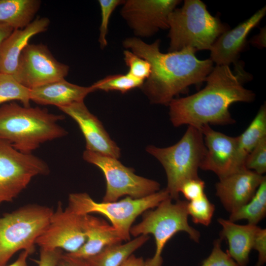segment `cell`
<instances>
[{
    "mask_svg": "<svg viewBox=\"0 0 266 266\" xmlns=\"http://www.w3.org/2000/svg\"><path fill=\"white\" fill-rule=\"evenodd\" d=\"M233 72L229 66L216 65L207 76L206 86L190 96L173 99L168 104L169 116L173 126L184 125L200 129L211 124L226 125L235 121L229 111L237 102H250L255 94L242 83L249 78L240 65Z\"/></svg>",
    "mask_w": 266,
    "mask_h": 266,
    "instance_id": "obj_1",
    "label": "cell"
},
{
    "mask_svg": "<svg viewBox=\"0 0 266 266\" xmlns=\"http://www.w3.org/2000/svg\"><path fill=\"white\" fill-rule=\"evenodd\" d=\"M160 45L159 39L148 44L136 37H128L123 41L126 49L151 65L150 75L140 87L143 93L152 103L168 105L190 86L205 81L213 68V63L210 59H198L195 54L197 51L192 47L163 53Z\"/></svg>",
    "mask_w": 266,
    "mask_h": 266,
    "instance_id": "obj_2",
    "label": "cell"
},
{
    "mask_svg": "<svg viewBox=\"0 0 266 266\" xmlns=\"http://www.w3.org/2000/svg\"><path fill=\"white\" fill-rule=\"evenodd\" d=\"M65 116L49 113L39 107L16 102L0 106V138L19 151L30 154L47 141L65 136L68 132L58 122Z\"/></svg>",
    "mask_w": 266,
    "mask_h": 266,
    "instance_id": "obj_3",
    "label": "cell"
},
{
    "mask_svg": "<svg viewBox=\"0 0 266 266\" xmlns=\"http://www.w3.org/2000/svg\"><path fill=\"white\" fill-rule=\"evenodd\" d=\"M168 27V52L186 47L210 50L217 38L229 28L212 16L200 0H184L181 7L170 14Z\"/></svg>",
    "mask_w": 266,
    "mask_h": 266,
    "instance_id": "obj_4",
    "label": "cell"
},
{
    "mask_svg": "<svg viewBox=\"0 0 266 266\" xmlns=\"http://www.w3.org/2000/svg\"><path fill=\"white\" fill-rule=\"evenodd\" d=\"M146 151L163 166L167 177L166 189L171 199L177 200L182 185L199 177L198 170L206 148L200 129L188 126L182 138L174 145L164 148L150 145Z\"/></svg>",
    "mask_w": 266,
    "mask_h": 266,
    "instance_id": "obj_5",
    "label": "cell"
},
{
    "mask_svg": "<svg viewBox=\"0 0 266 266\" xmlns=\"http://www.w3.org/2000/svg\"><path fill=\"white\" fill-rule=\"evenodd\" d=\"M187 204L188 201L179 200L173 203L169 198L162 201L155 209L145 211L142 221L132 226L130 232L133 236L152 234L155 238V253L152 258L145 261V266H162L163 249L177 233L185 232L191 239L199 241L200 232L188 222Z\"/></svg>",
    "mask_w": 266,
    "mask_h": 266,
    "instance_id": "obj_6",
    "label": "cell"
},
{
    "mask_svg": "<svg viewBox=\"0 0 266 266\" xmlns=\"http://www.w3.org/2000/svg\"><path fill=\"white\" fill-rule=\"evenodd\" d=\"M53 212L47 206L28 204L0 218V266L20 250L34 252L36 240Z\"/></svg>",
    "mask_w": 266,
    "mask_h": 266,
    "instance_id": "obj_7",
    "label": "cell"
},
{
    "mask_svg": "<svg viewBox=\"0 0 266 266\" xmlns=\"http://www.w3.org/2000/svg\"><path fill=\"white\" fill-rule=\"evenodd\" d=\"M169 198L166 189L139 199L127 196L119 201L101 202L95 201L86 193H75L69 195L68 207L79 215L96 213L105 216L123 240L127 241L131 239L130 229L135 219Z\"/></svg>",
    "mask_w": 266,
    "mask_h": 266,
    "instance_id": "obj_8",
    "label": "cell"
},
{
    "mask_svg": "<svg viewBox=\"0 0 266 266\" xmlns=\"http://www.w3.org/2000/svg\"><path fill=\"white\" fill-rule=\"evenodd\" d=\"M83 158L98 166L104 174L106 185L103 202L115 201L124 196L139 199L160 190L158 182L135 174L133 168L125 166L117 159L86 150Z\"/></svg>",
    "mask_w": 266,
    "mask_h": 266,
    "instance_id": "obj_9",
    "label": "cell"
},
{
    "mask_svg": "<svg viewBox=\"0 0 266 266\" xmlns=\"http://www.w3.org/2000/svg\"><path fill=\"white\" fill-rule=\"evenodd\" d=\"M49 171L48 166L40 158L22 153L0 138V204L12 201L34 177Z\"/></svg>",
    "mask_w": 266,
    "mask_h": 266,
    "instance_id": "obj_10",
    "label": "cell"
},
{
    "mask_svg": "<svg viewBox=\"0 0 266 266\" xmlns=\"http://www.w3.org/2000/svg\"><path fill=\"white\" fill-rule=\"evenodd\" d=\"M69 67L58 61L47 46L28 44L22 51L13 77L29 89L53 82L67 75Z\"/></svg>",
    "mask_w": 266,
    "mask_h": 266,
    "instance_id": "obj_11",
    "label": "cell"
},
{
    "mask_svg": "<svg viewBox=\"0 0 266 266\" xmlns=\"http://www.w3.org/2000/svg\"><path fill=\"white\" fill-rule=\"evenodd\" d=\"M83 215L76 213L68 206L64 209L59 203L35 244L42 249H60L68 253L75 252L86 241Z\"/></svg>",
    "mask_w": 266,
    "mask_h": 266,
    "instance_id": "obj_12",
    "label": "cell"
},
{
    "mask_svg": "<svg viewBox=\"0 0 266 266\" xmlns=\"http://www.w3.org/2000/svg\"><path fill=\"white\" fill-rule=\"evenodd\" d=\"M178 0H127L121 15L136 37H150L160 30L168 29L170 14Z\"/></svg>",
    "mask_w": 266,
    "mask_h": 266,
    "instance_id": "obj_13",
    "label": "cell"
},
{
    "mask_svg": "<svg viewBox=\"0 0 266 266\" xmlns=\"http://www.w3.org/2000/svg\"><path fill=\"white\" fill-rule=\"evenodd\" d=\"M59 109L76 122L85 138L86 150L117 159L120 158V148L100 120L89 110L84 101Z\"/></svg>",
    "mask_w": 266,
    "mask_h": 266,
    "instance_id": "obj_14",
    "label": "cell"
},
{
    "mask_svg": "<svg viewBox=\"0 0 266 266\" xmlns=\"http://www.w3.org/2000/svg\"><path fill=\"white\" fill-rule=\"evenodd\" d=\"M200 129L206 148L200 168L213 172L219 178L235 172L236 137L215 131L208 125Z\"/></svg>",
    "mask_w": 266,
    "mask_h": 266,
    "instance_id": "obj_15",
    "label": "cell"
},
{
    "mask_svg": "<svg viewBox=\"0 0 266 266\" xmlns=\"http://www.w3.org/2000/svg\"><path fill=\"white\" fill-rule=\"evenodd\" d=\"M265 177L241 169L219 178L216 184V196L231 213L251 200Z\"/></svg>",
    "mask_w": 266,
    "mask_h": 266,
    "instance_id": "obj_16",
    "label": "cell"
},
{
    "mask_svg": "<svg viewBox=\"0 0 266 266\" xmlns=\"http://www.w3.org/2000/svg\"><path fill=\"white\" fill-rule=\"evenodd\" d=\"M266 12L265 6L234 28L221 34L210 50V59L213 63L219 66L236 64L239 54L245 45L247 35L259 24Z\"/></svg>",
    "mask_w": 266,
    "mask_h": 266,
    "instance_id": "obj_17",
    "label": "cell"
},
{
    "mask_svg": "<svg viewBox=\"0 0 266 266\" xmlns=\"http://www.w3.org/2000/svg\"><path fill=\"white\" fill-rule=\"evenodd\" d=\"M50 23L47 17H38L24 29L14 30L0 46V73L13 76L20 56L30 39L46 31Z\"/></svg>",
    "mask_w": 266,
    "mask_h": 266,
    "instance_id": "obj_18",
    "label": "cell"
},
{
    "mask_svg": "<svg viewBox=\"0 0 266 266\" xmlns=\"http://www.w3.org/2000/svg\"><path fill=\"white\" fill-rule=\"evenodd\" d=\"M83 226L86 241L75 252L67 253L72 257L86 259L108 246L121 243L123 241L115 229L100 218L90 214L83 215Z\"/></svg>",
    "mask_w": 266,
    "mask_h": 266,
    "instance_id": "obj_19",
    "label": "cell"
},
{
    "mask_svg": "<svg viewBox=\"0 0 266 266\" xmlns=\"http://www.w3.org/2000/svg\"><path fill=\"white\" fill-rule=\"evenodd\" d=\"M30 90L31 100L38 104L55 105L58 108L84 101L89 94L96 91L92 85L81 86L65 79Z\"/></svg>",
    "mask_w": 266,
    "mask_h": 266,
    "instance_id": "obj_20",
    "label": "cell"
},
{
    "mask_svg": "<svg viewBox=\"0 0 266 266\" xmlns=\"http://www.w3.org/2000/svg\"><path fill=\"white\" fill-rule=\"evenodd\" d=\"M218 221L222 227L220 238L227 239L228 243L227 252L239 266H247L254 238L260 227L249 224L238 225L223 218L218 219Z\"/></svg>",
    "mask_w": 266,
    "mask_h": 266,
    "instance_id": "obj_21",
    "label": "cell"
},
{
    "mask_svg": "<svg viewBox=\"0 0 266 266\" xmlns=\"http://www.w3.org/2000/svg\"><path fill=\"white\" fill-rule=\"evenodd\" d=\"M266 137V106L262 105L246 129L236 138L235 171L244 168L249 153Z\"/></svg>",
    "mask_w": 266,
    "mask_h": 266,
    "instance_id": "obj_22",
    "label": "cell"
},
{
    "mask_svg": "<svg viewBox=\"0 0 266 266\" xmlns=\"http://www.w3.org/2000/svg\"><path fill=\"white\" fill-rule=\"evenodd\" d=\"M41 3L39 0H0V24L24 29L33 21Z\"/></svg>",
    "mask_w": 266,
    "mask_h": 266,
    "instance_id": "obj_23",
    "label": "cell"
},
{
    "mask_svg": "<svg viewBox=\"0 0 266 266\" xmlns=\"http://www.w3.org/2000/svg\"><path fill=\"white\" fill-rule=\"evenodd\" d=\"M149 238L148 235H140L125 244L121 243L108 246L99 253L83 260L87 266H121Z\"/></svg>",
    "mask_w": 266,
    "mask_h": 266,
    "instance_id": "obj_24",
    "label": "cell"
},
{
    "mask_svg": "<svg viewBox=\"0 0 266 266\" xmlns=\"http://www.w3.org/2000/svg\"><path fill=\"white\" fill-rule=\"evenodd\" d=\"M266 214V177L262 181L255 194L247 203L231 213L230 220L245 219L248 224L257 225Z\"/></svg>",
    "mask_w": 266,
    "mask_h": 266,
    "instance_id": "obj_25",
    "label": "cell"
},
{
    "mask_svg": "<svg viewBox=\"0 0 266 266\" xmlns=\"http://www.w3.org/2000/svg\"><path fill=\"white\" fill-rule=\"evenodd\" d=\"M30 91L12 75L0 73V104L16 100L25 107H30Z\"/></svg>",
    "mask_w": 266,
    "mask_h": 266,
    "instance_id": "obj_26",
    "label": "cell"
},
{
    "mask_svg": "<svg viewBox=\"0 0 266 266\" xmlns=\"http://www.w3.org/2000/svg\"><path fill=\"white\" fill-rule=\"evenodd\" d=\"M144 82L127 72L126 74L107 76L94 83L92 86L96 91H117L124 94L134 88H140Z\"/></svg>",
    "mask_w": 266,
    "mask_h": 266,
    "instance_id": "obj_27",
    "label": "cell"
},
{
    "mask_svg": "<svg viewBox=\"0 0 266 266\" xmlns=\"http://www.w3.org/2000/svg\"><path fill=\"white\" fill-rule=\"evenodd\" d=\"M214 210V205L210 202L205 194L197 199L188 201V214L196 224L208 226L211 223Z\"/></svg>",
    "mask_w": 266,
    "mask_h": 266,
    "instance_id": "obj_28",
    "label": "cell"
},
{
    "mask_svg": "<svg viewBox=\"0 0 266 266\" xmlns=\"http://www.w3.org/2000/svg\"><path fill=\"white\" fill-rule=\"evenodd\" d=\"M123 55L125 63L129 68L128 73L144 81L149 77L151 67L147 60L127 49L124 51Z\"/></svg>",
    "mask_w": 266,
    "mask_h": 266,
    "instance_id": "obj_29",
    "label": "cell"
},
{
    "mask_svg": "<svg viewBox=\"0 0 266 266\" xmlns=\"http://www.w3.org/2000/svg\"><path fill=\"white\" fill-rule=\"evenodd\" d=\"M248 170L263 175L266 172V137L252 149L247 155L244 165Z\"/></svg>",
    "mask_w": 266,
    "mask_h": 266,
    "instance_id": "obj_30",
    "label": "cell"
},
{
    "mask_svg": "<svg viewBox=\"0 0 266 266\" xmlns=\"http://www.w3.org/2000/svg\"><path fill=\"white\" fill-rule=\"evenodd\" d=\"M125 0H99L101 11V23L100 27L99 42L101 49L107 44L106 36L109 21L112 12L119 5L123 4Z\"/></svg>",
    "mask_w": 266,
    "mask_h": 266,
    "instance_id": "obj_31",
    "label": "cell"
},
{
    "mask_svg": "<svg viewBox=\"0 0 266 266\" xmlns=\"http://www.w3.org/2000/svg\"><path fill=\"white\" fill-rule=\"evenodd\" d=\"M221 238L213 242V247L210 255L200 266H239L227 252L221 248Z\"/></svg>",
    "mask_w": 266,
    "mask_h": 266,
    "instance_id": "obj_32",
    "label": "cell"
},
{
    "mask_svg": "<svg viewBox=\"0 0 266 266\" xmlns=\"http://www.w3.org/2000/svg\"><path fill=\"white\" fill-rule=\"evenodd\" d=\"M205 183L199 177L185 182L181 186L179 192L189 201L197 199L204 194Z\"/></svg>",
    "mask_w": 266,
    "mask_h": 266,
    "instance_id": "obj_33",
    "label": "cell"
},
{
    "mask_svg": "<svg viewBox=\"0 0 266 266\" xmlns=\"http://www.w3.org/2000/svg\"><path fill=\"white\" fill-rule=\"evenodd\" d=\"M253 249L258 252V259L256 266H262L266 262V230L260 228L253 242Z\"/></svg>",
    "mask_w": 266,
    "mask_h": 266,
    "instance_id": "obj_34",
    "label": "cell"
},
{
    "mask_svg": "<svg viewBox=\"0 0 266 266\" xmlns=\"http://www.w3.org/2000/svg\"><path fill=\"white\" fill-rule=\"evenodd\" d=\"M63 254L62 249H45L40 248L38 266H57L58 261Z\"/></svg>",
    "mask_w": 266,
    "mask_h": 266,
    "instance_id": "obj_35",
    "label": "cell"
},
{
    "mask_svg": "<svg viewBox=\"0 0 266 266\" xmlns=\"http://www.w3.org/2000/svg\"><path fill=\"white\" fill-rule=\"evenodd\" d=\"M57 266H87L85 261L72 257L68 253L63 254L61 256Z\"/></svg>",
    "mask_w": 266,
    "mask_h": 266,
    "instance_id": "obj_36",
    "label": "cell"
},
{
    "mask_svg": "<svg viewBox=\"0 0 266 266\" xmlns=\"http://www.w3.org/2000/svg\"><path fill=\"white\" fill-rule=\"evenodd\" d=\"M266 27L261 29L260 33L253 37L250 42L253 45L258 47L263 48L266 47Z\"/></svg>",
    "mask_w": 266,
    "mask_h": 266,
    "instance_id": "obj_37",
    "label": "cell"
},
{
    "mask_svg": "<svg viewBox=\"0 0 266 266\" xmlns=\"http://www.w3.org/2000/svg\"><path fill=\"white\" fill-rule=\"evenodd\" d=\"M121 266H145V261L142 257H136L131 255Z\"/></svg>",
    "mask_w": 266,
    "mask_h": 266,
    "instance_id": "obj_38",
    "label": "cell"
},
{
    "mask_svg": "<svg viewBox=\"0 0 266 266\" xmlns=\"http://www.w3.org/2000/svg\"><path fill=\"white\" fill-rule=\"evenodd\" d=\"M29 254L26 251H22L17 259L13 263L8 266H28L27 258Z\"/></svg>",
    "mask_w": 266,
    "mask_h": 266,
    "instance_id": "obj_39",
    "label": "cell"
},
{
    "mask_svg": "<svg viewBox=\"0 0 266 266\" xmlns=\"http://www.w3.org/2000/svg\"><path fill=\"white\" fill-rule=\"evenodd\" d=\"M14 31L12 28L0 24V46L2 42L7 37Z\"/></svg>",
    "mask_w": 266,
    "mask_h": 266,
    "instance_id": "obj_40",
    "label": "cell"
}]
</instances>
